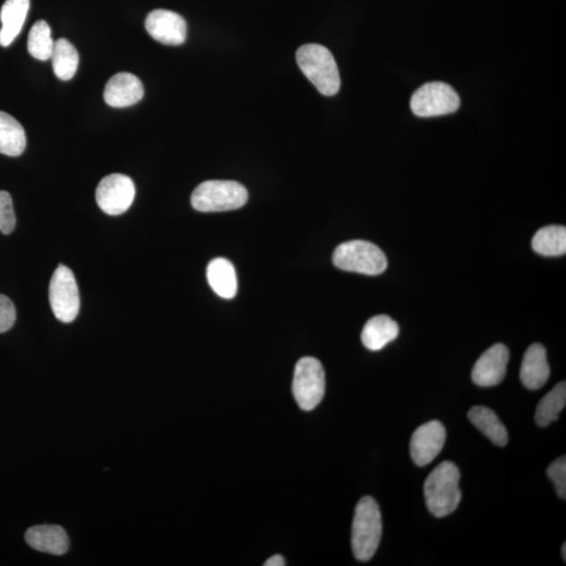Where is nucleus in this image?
<instances>
[{
	"label": "nucleus",
	"mask_w": 566,
	"mask_h": 566,
	"mask_svg": "<svg viewBox=\"0 0 566 566\" xmlns=\"http://www.w3.org/2000/svg\"><path fill=\"white\" fill-rule=\"evenodd\" d=\"M27 147L26 132L11 115L0 112V153L8 157L22 155Z\"/></svg>",
	"instance_id": "aec40b11"
},
{
	"label": "nucleus",
	"mask_w": 566,
	"mask_h": 566,
	"mask_svg": "<svg viewBox=\"0 0 566 566\" xmlns=\"http://www.w3.org/2000/svg\"><path fill=\"white\" fill-rule=\"evenodd\" d=\"M459 479V467L452 461H442L430 473L424 485L430 513L441 519L458 509L461 500Z\"/></svg>",
	"instance_id": "f257e3e1"
},
{
	"label": "nucleus",
	"mask_w": 566,
	"mask_h": 566,
	"mask_svg": "<svg viewBox=\"0 0 566 566\" xmlns=\"http://www.w3.org/2000/svg\"><path fill=\"white\" fill-rule=\"evenodd\" d=\"M248 192L234 181H207L196 187L192 204L200 212L236 210L248 202Z\"/></svg>",
	"instance_id": "20e7f679"
},
{
	"label": "nucleus",
	"mask_w": 566,
	"mask_h": 566,
	"mask_svg": "<svg viewBox=\"0 0 566 566\" xmlns=\"http://www.w3.org/2000/svg\"><path fill=\"white\" fill-rule=\"evenodd\" d=\"M551 369L546 359V350L539 343L527 349L521 363L520 380L527 390H536L549 380Z\"/></svg>",
	"instance_id": "4468645a"
},
{
	"label": "nucleus",
	"mask_w": 566,
	"mask_h": 566,
	"mask_svg": "<svg viewBox=\"0 0 566 566\" xmlns=\"http://www.w3.org/2000/svg\"><path fill=\"white\" fill-rule=\"evenodd\" d=\"M509 359V349L502 343L485 350L473 367V382L482 387L501 384L506 377Z\"/></svg>",
	"instance_id": "f8f14e48"
},
{
	"label": "nucleus",
	"mask_w": 566,
	"mask_h": 566,
	"mask_svg": "<svg viewBox=\"0 0 566 566\" xmlns=\"http://www.w3.org/2000/svg\"><path fill=\"white\" fill-rule=\"evenodd\" d=\"M54 45L50 26L45 21H37L30 30L29 53L36 59L46 61L51 59Z\"/></svg>",
	"instance_id": "b1692460"
},
{
	"label": "nucleus",
	"mask_w": 566,
	"mask_h": 566,
	"mask_svg": "<svg viewBox=\"0 0 566 566\" xmlns=\"http://www.w3.org/2000/svg\"><path fill=\"white\" fill-rule=\"evenodd\" d=\"M460 106L457 91L444 82H430L421 86L411 97L412 112L421 118H432L457 112Z\"/></svg>",
	"instance_id": "0eeeda50"
},
{
	"label": "nucleus",
	"mask_w": 566,
	"mask_h": 566,
	"mask_svg": "<svg viewBox=\"0 0 566 566\" xmlns=\"http://www.w3.org/2000/svg\"><path fill=\"white\" fill-rule=\"evenodd\" d=\"M207 279L214 293L219 297H236L238 287L236 269L226 258H215L208 264Z\"/></svg>",
	"instance_id": "a211bd4d"
},
{
	"label": "nucleus",
	"mask_w": 566,
	"mask_h": 566,
	"mask_svg": "<svg viewBox=\"0 0 566 566\" xmlns=\"http://www.w3.org/2000/svg\"><path fill=\"white\" fill-rule=\"evenodd\" d=\"M292 390L301 409H315L325 393V373L322 363L312 356L300 359L295 367Z\"/></svg>",
	"instance_id": "423d86ee"
},
{
	"label": "nucleus",
	"mask_w": 566,
	"mask_h": 566,
	"mask_svg": "<svg viewBox=\"0 0 566 566\" xmlns=\"http://www.w3.org/2000/svg\"><path fill=\"white\" fill-rule=\"evenodd\" d=\"M16 218L13 202L9 193L0 192V232L8 236L14 231Z\"/></svg>",
	"instance_id": "393cba45"
},
{
	"label": "nucleus",
	"mask_w": 566,
	"mask_h": 566,
	"mask_svg": "<svg viewBox=\"0 0 566 566\" xmlns=\"http://www.w3.org/2000/svg\"><path fill=\"white\" fill-rule=\"evenodd\" d=\"M135 187L131 177L114 174L103 178L96 189V202L103 212L120 215L133 205Z\"/></svg>",
	"instance_id": "1a4fd4ad"
},
{
	"label": "nucleus",
	"mask_w": 566,
	"mask_h": 566,
	"mask_svg": "<svg viewBox=\"0 0 566 566\" xmlns=\"http://www.w3.org/2000/svg\"><path fill=\"white\" fill-rule=\"evenodd\" d=\"M147 32L166 46H181L187 39L186 21L176 12L155 10L146 18Z\"/></svg>",
	"instance_id": "9b49d317"
},
{
	"label": "nucleus",
	"mask_w": 566,
	"mask_h": 566,
	"mask_svg": "<svg viewBox=\"0 0 566 566\" xmlns=\"http://www.w3.org/2000/svg\"><path fill=\"white\" fill-rule=\"evenodd\" d=\"M566 404V384L562 382L541 399L536 408L535 421L540 427H547L558 420Z\"/></svg>",
	"instance_id": "5701e85b"
},
{
	"label": "nucleus",
	"mask_w": 566,
	"mask_h": 566,
	"mask_svg": "<svg viewBox=\"0 0 566 566\" xmlns=\"http://www.w3.org/2000/svg\"><path fill=\"white\" fill-rule=\"evenodd\" d=\"M27 544L34 550L64 555L69 550L70 540L66 532L59 526H36L26 533Z\"/></svg>",
	"instance_id": "2eb2a0df"
},
{
	"label": "nucleus",
	"mask_w": 566,
	"mask_h": 566,
	"mask_svg": "<svg viewBox=\"0 0 566 566\" xmlns=\"http://www.w3.org/2000/svg\"><path fill=\"white\" fill-rule=\"evenodd\" d=\"M399 333V325L395 320L379 315L368 320L362 330L361 339L366 348L377 352L396 340Z\"/></svg>",
	"instance_id": "f3484780"
},
{
	"label": "nucleus",
	"mask_w": 566,
	"mask_h": 566,
	"mask_svg": "<svg viewBox=\"0 0 566 566\" xmlns=\"http://www.w3.org/2000/svg\"><path fill=\"white\" fill-rule=\"evenodd\" d=\"M565 549H566V545L564 544L563 546H562V557H563L564 562L566 560V551H565Z\"/></svg>",
	"instance_id": "c85d7f7f"
},
{
	"label": "nucleus",
	"mask_w": 566,
	"mask_h": 566,
	"mask_svg": "<svg viewBox=\"0 0 566 566\" xmlns=\"http://www.w3.org/2000/svg\"><path fill=\"white\" fill-rule=\"evenodd\" d=\"M16 320V310L11 299L0 295V334L12 329Z\"/></svg>",
	"instance_id": "bb28decb"
},
{
	"label": "nucleus",
	"mask_w": 566,
	"mask_h": 566,
	"mask_svg": "<svg viewBox=\"0 0 566 566\" xmlns=\"http://www.w3.org/2000/svg\"><path fill=\"white\" fill-rule=\"evenodd\" d=\"M144 96L141 80L131 73H119L109 79L104 90V100L109 107L123 108L134 106Z\"/></svg>",
	"instance_id": "ddd939ff"
},
{
	"label": "nucleus",
	"mask_w": 566,
	"mask_h": 566,
	"mask_svg": "<svg viewBox=\"0 0 566 566\" xmlns=\"http://www.w3.org/2000/svg\"><path fill=\"white\" fill-rule=\"evenodd\" d=\"M50 304L55 317L64 323L73 322L80 310L77 281L72 270L59 266L50 283Z\"/></svg>",
	"instance_id": "6e6552de"
},
{
	"label": "nucleus",
	"mask_w": 566,
	"mask_h": 566,
	"mask_svg": "<svg viewBox=\"0 0 566 566\" xmlns=\"http://www.w3.org/2000/svg\"><path fill=\"white\" fill-rule=\"evenodd\" d=\"M467 417L493 444L500 447L507 446L509 442L507 429L493 410L484 406H476L469 410Z\"/></svg>",
	"instance_id": "6ab92c4d"
},
{
	"label": "nucleus",
	"mask_w": 566,
	"mask_h": 566,
	"mask_svg": "<svg viewBox=\"0 0 566 566\" xmlns=\"http://www.w3.org/2000/svg\"><path fill=\"white\" fill-rule=\"evenodd\" d=\"M264 566H285L286 560L280 555H274L263 563Z\"/></svg>",
	"instance_id": "cd10ccee"
},
{
	"label": "nucleus",
	"mask_w": 566,
	"mask_h": 566,
	"mask_svg": "<svg viewBox=\"0 0 566 566\" xmlns=\"http://www.w3.org/2000/svg\"><path fill=\"white\" fill-rule=\"evenodd\" d=\"M296 59L300 70L322 95L335 96L339 91V70L328 48L315 43L304 45L298 48Z\"/></svg>",
	"instance_id": "f03ea898"
},
{
	"label": "nucleus",
	"mask_w": 566,
	"mask_h": 566,
	"mask_svg": "<svg viewBox=\"0 0 566 566\" xmlns=\"http://www.w3.org/2000/svg\"><path fill=\"white\" fill-rule=\"evenodd\" d=\"M55 75L60 80H71L78 70L79 54L69 40L61 39L55 42L52 53Z\"/></svg>",
	"instance_id": "4be33fe9"
},
{
	"label": "nucleus",
	"mask_w": 566,
	"mask_h": 566,
	"mask_svg": "<svg viewBox=\"0 0 566 566\" xmlns=\"http://www.w3.org/2000/svg\"><path fill=\"white\" fill-rule=\"evenodd\" d=\"M382 536V517L377 502L363 497L356 504L353 522L352 546L355 557L366 562L377 552Z\"/></svg>",
	"instance_id": "7ed1b4c3"
},
{
	"label": "nucleus",
	"mask_w": 566,
	"mask_h": 566,
	"mask_svg": "<svg viewBox=\"0 0 566 566\" xmlns=\"http://www.w3.org/2000/svg\"><path fill=\"white\" fill-rule=\"evenodd\" d=\"M446 429L439 421L422 424L412 434L410 455L416 465L424 467L433 461L444 448Z\"/></svg>",
	"instance_id": "9d476101"
},
{
	"label": "nucleus",
	"mask_w": 566,
	"mask_h": 566,
	"mask_svg": "<svg viewBox=\"0 0 566 566\" xmlns=\"http://www.w3.org/2000/svg\"><path fill=\"white\" fill-rule=\"evenodd\" d=\"M532 247L540 255H564L566 253V227L557 225L541 227L533 237Z\"/></svg>",
	"instance_id": "412c9836"
},
{
	"label": "nucleus",
	"mask_w": 566,
	"mask_h": 566,
	"mask_svg": "<svg viewBox=\"0 0 566 566\" xmlns=\"http://www.w3.org/2000/svg\"><path fill=\"white\" fill-rule=\"evenodd\" d=\"M333 262L338 269L365 275H380L387 269V258L378 245L350 241L338 245Z\"/></svg>",
	"instance_id": "39448f33"
},
{
	"label": "nucleus",
	"mask_w": 566,
	"mask_h": 566,
	"mask_svg": "<svg viewBox=\"0 0 566 566\" xmlns=\"http://www.w3.org/2000/svg\"><path fill=\"white\" fill-rule=\"evenodd\" d=\"M30 10V0H7L0 11V46L9 47L21 32Z\"/></svg>",
	"instance_id": "dca6fc26"
},
{
	"label": "nucleus",
	"mask_w": 566,
	"mask_h": 566,
	"mask_svg": "<svg viewBox=\"0 0 566 566\" xmlns=\"http://www.w3.org/2000/svg\"><path fill=\"white\" fill-rule=\"evenodd\" d=\"M546 475L555 485L557 494L562 500L566 498V459L560 458L547 467Z\"/></svg>",
	"instance_id": "a878e982"
}]
</instances>
